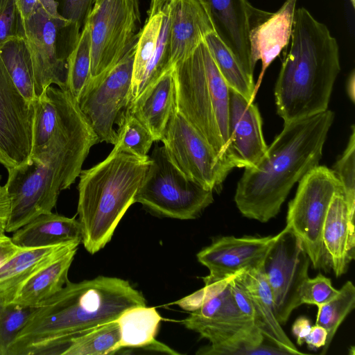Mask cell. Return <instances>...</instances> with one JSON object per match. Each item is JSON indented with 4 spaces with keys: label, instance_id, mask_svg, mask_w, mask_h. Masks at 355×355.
<instances>
[{
    "label": "cell",
    "instance_id": "cell-1",
    "mask_svg": "<svg viewBox=\"0 0 355 355\" xmlns=\"http://www.w3.org/2000/svg\"><path fill=\"white\" fill-rule=\"evenodd\" d=\"M144 306L143 294L127 280L105 276L76 283L69 280L33 309L8 355H62L71 340L84 331Z\"/></svg>",
    "mask_w": 355,
    "mask_h": 355
},
{
    "label": "cell",
    "instance_id": "cell-2",
    "mask_svg": "<svg viewBox=\"0 0 355 355\" xmlns=\"http://www.w3.org/2000/svg\"><path fill=\"white\" fill-rule=\"evenodd\" d=\"M334 120L331 110L284 123L263 156L245 168L234 202L241 214L261 223L280 211L293 186L317 166Z\"/></svg>",
    "mask_w": 355,
    "mask_h": 355
},
{
    "label": "cell",
    "instance_id": "cell-3",
    "mask_svg": "<svg viewBox=\"0 0 355 355\" xmlns=\"http://www.w3.org/2000/svg\"><path fill=\"white\" fill-rule=\"evenodd\" d=\"M97 137L79 105L50 140L32 151L26 163L8 169L4 185L10 199L6 232H13L42 214L51 212L59 193L78 178Z\"/></svg>",
    "mask_w": 355,
    "mask_h": 355
},
{
    "label": "cell",
    "instance_id": "cell-4",
    "mask_svg": "<svg viewBox=\"0 0 355 355\" xmlns=\"http://www.w3.org/2000/svg\"><path fill=\"white\" fill-rule=\"evenodd\" d=\"M291 40L275 87L277 112L284 123L327 110L340 71L336 40L303 7L295 10Z\"/></svg>",
    "mask_w": 355,
    "mask_h": 355
},
{
    "label": "cell",
    "instance_id": "cell-5",
    "mask_svg": "<svg viewBox=\"0 0 355 355\" xmlns=\"http://www.w3.org/2000/svg\"><path fill=\"white\" fill-rule=\"evenodd\" d=\"M150 163L112 150L102 162L82 170L78 178L77 214L82 243L95 254L103 248L129 207L135 202Z\"/></svg>",
    "mask_w": 355,
    "mask_h": 355
},
{
    "label": "cell",
    "instance_id": "cell-6",
    "mask_svg": "<svg viewBox=\"0 0 355 355\" xmlns=\"http://www.w3.org/2000/svg\"><path fill=\"white\" fill-rule=\"evenodd\" d=\"M173 69L177 110L231 168L227 162L230 88L204 40Z\"/></svg>",
    "mask_w": 355,
    "mask_h": 355
},
{
    "label": "cell",
    "instance_id": "cell-7",
    "mask_svg": "<svg viewBox=\"0 0 355 355\" xmlns=\"http://www.w3.org/2000/svg\"><path fill=\"white\" fill-rule=\"evenodd\" d=\"M135 202L164 217L191 220L214 202L213 191L189 178L171 161L164 146L156 145Z\"/></svg>",
    "mask_w": 355,
    "mask_h": 355
},
{
    "label": "cell",
    "instance_id": "cell-8",
    "mask_svg": "<svg viewBox=\"0 0 355 355\" xmlns=\"http://www.w3.org/2000/svg\"><path fill=\"white\" fill-rule=\"evenodd\" d=\"M22 35L31 53L37 99L51 85L67 89L69 58L81 29L60 15H53L39 8L21 20Z\"/></svg>",
    "mask_w": 355,
    "mask_h": 355
},
{
    "label": "cell",
    "instance_id": "cell-9",
    "mask_svg": "<svg viewBox=\"0 0 355 355\" xmlns=\"http://www.w3.org/2000/svg\"><path fill=\"white\" fill-rule=\"evenodd\" d=\"M340 190L333 171L318 165L300 179L288 207L286 226L301 241L313 268L325 272L331 266L322 241L323 224L334 195Z\"/></svg>",
    "mask_w": 355,
    "mask_h": 355
},
{
    "label": "cell",
    "instance_id": "cell-10",
    "mask_svg": "<svg viewBox=\"0 0 355 355\" xmlns=\"http://www.w3.org/2000/svg\"><path fill=\"white\" fill-rule=\"evenodd\" d=\"M86 22L91 40V74L116 64L135 48L141 29L139 0H96Z\"/></svg>",
    "mask_w": 355,
    "mask_h": 355
},
{
    "label": "cell",
    "instance_id": "cell-11",
    "mask_svg": "<svg viewBox=\"0 0 355 355\" xmlns=\"http://www.w3.org/2000/svg\"><path fill=\"white\" fill-rule=\"evenodd\" d=\"M135 48L107 71L92 77L80 97L79 107L98 142L114 145V125L130 103Z\"/></svg>",
    "mask_w": 355,
    "mask_h": 355
},
{
    "label": "cell",
    "instance_id": "cell-12",
    "mask_svg": "<svg viewBox=\"0 0 355 355\" xmlns=\"http://www.w3.org/2000/svg\"><path fill=\"white\" fill-rule=\"evenodd\" d=\"M310 259L301 241L286 226L276 234L263 262L277 320L285 324L292 312L301 306L299 292L309 277Z\"/></svg>",
    "mask_w": 355,
    "mask_h": 355
},
{
    "label": "cell",
    "instance_id": "cell-13",
    "mask_svg": "<svg viewBox=\"0 0 355 355\" xmlns=\"http://www.w3.org/2000/svg\"><path fill=\"white\" fill-rule=\"evenodd\" d=\"M172 163L189 178L214 191L232 170L197 130L175 110L161 141Z\"/></svg>",
    "mask_w": 355,
    "mask_h": 355
},
{
    "label": "cell",
    "instance_id": "cell-14",
    "mask_svg": "<svg viewBox=\"0 0 355 355\" xmlns=\"http://www.w3.org/2000/svg\"><path fill=\"white\" fill-rule=\"evenodd\" d=\"M171 67L168 0H151L135 46L130 103Z\"/></svg>",
    "mask_w": 355,
    "mask_h": 355
},
{
    "label": "cell",
    "instance_id": "cell-15",
    "mask_svg": "<svg viewBox=\"0 0 355 355\" xmlns=\"http://www.w3.org/2000/svg\"><path fill=\"white\" fill-rule=\"evenodd\" d=\"M34 114V105L17 88L0 57V163L7 170L31 157Z\"/></svg>",
    "mask_w": 355,
    "mask_h": 355
},
{
    "label": "cell",
    "instance_id": "cell-16",
    "mask_svg": "<svg viewBox=\"0 0 355 355\" xmlns=\"http://www.w3.org/2000/svg\"><path fill=\"white\" fill-rule=\"evenodd\" d=\"M182 322L186 328L207 340L209 345L212 347L228 345L242 340H266L253 322L237 306L230 282Z\"/></svg>",
    "mask_w": 355,
    "mask_h": 355
},
{
    "label": "cell",
    "instance_id": "cell-17",
    "mask_svg": "<svg viewBox=\"0 0 355 355\" xmlns=\"http://www.w3.org/2000/svg\"><path fill=\"white\" fill-rule=\"evenodd\" d=\"M206 9L214 31L230 49L245 73L253 78L249 34L268 15L248 0H199Z\"/></svg>",
    "mask_w": 355,
    "mask_h": 355
},
{
    "label": "cell",
    "instance_id": "cell-18",
    "mask_svg": "<svg viewBox=\"0 0 355 355\" xmlns=\"http://www.w3.org/2000/svg\"><path fill=\"white\" fill-rule=\"evenodd\" d=\"M276 235L268 236H221L197 254L198 261L209 271L205 285L232 277L241 271L260 266Z\"/></svg>",
    "mask_w": 355,
    "mask_h": 355
},
{
    "label": "cell",
    "instance_id": "cell-19",
    "mask_svg": "<svg viewBox=\"0 0 355 355\" xmlns=\"http://www.w3.org/2000/svg\"><path fill=\"white\" fill-rule=\"evenodd\" d=\"M227 162L232 168L255 165L267 149L257 106L230 88Z\"/></svg>",
    "mask_w": 355,
    "mask_h": 355
},
{
    "label": "cell",
    "instance_id": "cell-20",
    "mask_svg": "<svg viewBox=\"0 0 355 355\" xmlns=\"http://www.w3.org/2000/svg\"><path fill=\"white\" fill-rule=\"evenodd\" d=\"M236 280L247 293L254 311V324L265 339L288 354H304L288 338L279 322L272 295L263 270V264L243 270Z\"/></svg>",
    "mask_w": 355,
    "mask_h": 355
},
{
    "label": "cell",
    "instance_id": "cell-21",
    "mask_svg": "<svg viewBox=\"0 0 355 355\" xmlns=\"http://www.w3.org/2000/svg\"><path fill=\"white\" fill-rule=\"evenodd\" d=\"M171 63L189 57L215 32L210 17L199 0H168Z\"/></svg>",
    "mask_w": 355,
    "mask_h": 355
},
{
    "label": "cell",
    "instance_id": "cell-22",
    "mask_svg": "<svg viewBox=\"0 0 355 355\" xmlns=\"http://www.w3.org/2000/svg\"><path fill=\"white\" fill-rule=\"evenodd\" d=\"M322 241L331 268L336 277L344 275L354 259V214L348 207L343 190L329 204L322 228Z\"/></svg>",
    "mask_w": 355,
    "mask_h": 355
},
{
    "label": "cell",
    "instance_id": "cell-23",
    "mask_svg": "<svg viewBox=\"0 0 355 355\" xmlns=\"http://www.w3.org/2000/svg\"><path fill=\"white\" fill-rule=\"evenodd\" d=\"M81 242L22 248L0 266V305L12 304L23 285L42 268Z\"/></svg>",
    "mask_w": 355,
    "mask_h": 355
},
{
    "label": "cell",
    "instance_id": "cell-24",
    "mask_svg": "<svg viewBox=\"0 0 355 355\" xmlns=\"http://www.w3.org/2000/svg\"><path fill=\"white\" fill-rule=\"evenodd\" d=\"M297 0H286L282 7L253 26L249 34L251 61L254 67L262 63L256 91L266 69L279 55L290 39Z\"/></svg>",
    "mask_w": 355,
    "mask_h": 355
},
{
    "label": "cell",
    "instance_id": "cell-25",
    "mask_svg": "<svg viewBox=\"0 0 355 355\" xmlns=\"http://www.w3.org/2000/svg\"><path fill=\"white\" fill-rule=\"evenodd\" d=\"M130 111L160 141L170 117L176 109L173 66L148 85L128 106Z\"/></svg>",
    "mask_w": 355,
    "mask_h": 355
},
{
    "label": "cell",
    "instance_id": "cell-26",
    "mask_svg": "<svg viewBox=\"0 0 355 355\" xmlns=\"http://www.w3.org/2000/svg\"><path fill=\"white\" fill-rule=\"evenodd\" d=\"M12 242L20 248H41L80 241L82 228L75 217L42 214L13 232Z\"/></svg>",
    "mask_w": 355,
    "mask_h": 355
},
{
    "label": "cell",
    "instance_id": "cell-27",
    "mask_svg": "<svg viewBox=\"0 0 355 355\" xmlns=\"http://www.w3.org/2000/svg\"><path fill=\"white\" fill-rule=\"evenodd\" d=\"M78 105L69 90L48 87L34 104L32 151L46 144Z\"/></svg>",
    "mask_w": 355,
    "mask_h": 355
},
{
    "label": "cell",
    "instance_id": "cell-28",
    "mask_svg": "<svg viewBox=\"0 0 355 355\" xmlns=\"http://www.w3.org/2000/svg\"><path fill=\"white\" fill-rule=\"evenodd\" d=\"M77 249L52 261L33 275L21 288L12 304L35 309L65 286Z\"/></svg>",
    "mask_w": 355,
    "mask_h": 355
},
{
    "label": "cell",
    "instance_id": "cell-29",
    "mask_svg": "<svg viewBox=\"0 0 355 355\" xmlns=\"http://www.w3.org/2000/svg\"><path fill=\"white\" fill-rule=\"evenodd\" d=\"M120 327L119 350L124 347H149L157 343L162 317L154 307L136 306L124 311L116 320Z\"/></svg>",
    "mask_w": 355,
    "mask_h": 355
},
{
    "label": "cell",
    "instance_id": "cell-30",
    "mask_svg": "<svg viewBox=\"0 0 355 355\" xmlns=\"http://www.w3.org/2000/svg\"><path fill=\"white\" fill-rule=\"evenodd\" d=\"M0 57L14 84L26 100L34 105V69L26 42L23 36L13 38L0 46Z\"/></svg>",
    "mask_w": 355,
    "mask_h": 355
},
{
    "label": "cell",
    "instance_id": "cell-31",
    "mask_svg": "<svg viewBox=\"0 0 355 355\" xmlns=\"http://www.w3.org/2000/svg\"><path fill=\"white\" fill-rule=\"evenodd\" d=\"M204 42L229 88L242 95L247 101L253 102L256 93L253 78L245 73L215 32L207 34Z\"/></svg>",
    "mask_w": 355,
    "mask_h": 355
},
{
    "label": "cell",
    "instance_id": "cell-32",
    "mask_svg": "<svg viewBox=\"0 0 355 355\" xmlns=\"http://www.w3.org/2000/svg\"><path fill=\"white\" fill-rule=\"evenodd\" d=\"M121 331L115 320L73 338L62 355H107L119 351Z\"/></svg>",
    "mask_w": 355,
    "mask_h": 355
},
{
    "label": "cell",
    "instance_id": "cell-33",
    "mask_svg": "<svg viewBox=\"0 0 355 355\" xmlns=\"http://www.w3.org/2000/svg\"><path fill=\"white\" fill-rule=\"evenodd\" d=\"M354 306L355 286L351 281H347L335 297L317 306L315 324L324 327L327 331V341L321 354L327 353L338 329Z\"/></svg>",
    "mask_w": 355,
    "mask_h": 355
},
{
    "label": "cell",
    "instance_id": "cell-34",
    "mask_svg": "<svg viewBox=\"0 0 355 355\" xmlns=\"http://www.w3.org/2000/svg\"><path fill=\"white\" fill-rule=\"evenodd\" d=\"M117 141L112 150L123 152L140 158L147 157L155 141L148 129L130 111L123 112L116 124Z\"/></svg>",
    "mask_w": 355,
    "mask_h": 355
},
{
    "label": "cell",
    "instance_id": "cell-35",
    "mask_svg": "<svg viewBox=\"0 0 355 355\" xmlns=\"http://www.w3.org/2000/svg\"><path fill=\"white\" fill-rule=\"evenodd\" d=\"M91 78L90 31L89 24L85 22L68 60L67 89L77 100Z\"/></svg>",
    "mask_w": 355,
    "mask_h": 355
},
{
    "label": "cell",
    "instance_id": "cell-36",
    "mask_svg": "<svg viewBox=\"0 0 355 355\" xmlns=\"http://www.w3.org/2000/svg\"><path fill=\"white\" fill-rule=\"evenodd\" d=\"M33 310L15 304L0 305V355H8L12 344Z\"/></svg>",
    "mask_w": 355,
    "mask_h": 355
},
{
    "label": "cell",
    "instance_id": "cell-37",
    "mask_svg": "<svg viewBox=\"0 0 355 355\" xmlns=\"http://www.w3.org/2000/svg\"><path fill=\"white\" fill-rule=\"evenodd\" d=\"M334 173L342 186L343 194L349 211H355V128L352 126V133L344 152L335 163Z\"/></svg>",
    "mask_w": 355,
    "mask_h": 355
},
{
    "label": "cell",
    "instance_id": "cell-38",
    "mask_svg": "<svg viewBox=\"0 0 355 355\" xmlns=\"http://www.w3.org/2000/svg\"><path fill=\"white\" fill-rule=\"evenodd\" d=\"M199 355H279L288 354L285 350L268 342L242 340L230 345L200 348Z\"/></svg>",
    "mask_w": 355,
    "mask_h": 355
},
{
    "label": "cell",
    "instance_id": "cell-39",
    "mask_svg": "<svg viewBox=\"0 0 355 355\" xmlns=\"http://www.w3.org/2000/svg\"><path fill=\"white\" fill-rule=\"evenodd\" d=\"M338 291L332 285L331 279L318 273L315 277H308L304 281L300 288L299 297L302 304L318 306L335 297Z\"/></svg>",
    "mask_w": 355,
    "mask_h": 355
},
{
    "label": "cell",
    "instance_id": "cell-40",
    "mask_svg": "<svg viewBox=\"0 0 355 355\" xmlns=\"http://www.w3.org/2000/svg\"><path fill=\"white\" fill-rule=\"evenodd\" d=\"M21 36V18L16 0H0V46Z\"/></svg>",
    "mask_w": 355,
    "mask_h": 355
},
{
    "label": "cell",
    "instance_id": "cell-41",
    "mask_svg": "<svg viewBox=\"0 0 355 355\" xmlns=\"http://www.w3.org/2000/svg\"><path fill=\"white\" fill-rule=\"evenodd\" d=\"M58 14L81 30L96 0H55Z\"/></svg>",
    "mask_w": 355,
    "mask_h": 355
},
{
    "label": "cell",
    "instance_id": "cell-42",
    "mask_svg": "<svg viewBox=\"0 0 355 355\" xmlns=\"http://www.w3.org/2000/svg\"><path fill=\"white\" fill-rule=\"evenodd\" d=\"M327 338V330L319 325L312 326L310 332L306 337L304 343L310 349L315 350L323 347Z\"/></svg>",
    "mask_w": 355,
    "mask_h": 355
},
{
    "label": "cell",
    "instance_id": "cell-43",
    "mask_svg": "<svg viewBox=\"0 0 355 355\" xmlns=\"http://www.w3.org/2000/svg\"><path fill=\"white\" fill-rule=\"evenodd\" d=\"M10 209V199L5 186H0V235L6 234Z\"/></svg>",
    "mask_w": 355,
    "mask_h": 355
},
{
    "label": "cell",
    "instance_id": "cell-44",
    "mask_svg": "<svg viewBox=\"0 0 355 355\" xmlns=\"http://www.w3.org/2000/svg\"><path fill=\"white\" fill-rule=\"evenodd\" d=\"M312 326L310 320L301 316L295 320L292 326V333L296 338L297 343L301 346L304 343V340L311 331Z\"/></svg>",
    "mask_w": 355,
    "mask_h": 355
},
{
    "label": "cell",
    "instance_id": "cell-45",
    "mask_svg": "<svg viewBox=\"0 0 355 355\" xmlns=\"http://www.w3.org/2000/svg\"><path fill=\"white\" fill-rule=\"evenodd\" d=\"M23 248L15 245L10 237L6 235L0 236V266Z\"/></svg>",
    "mask_w": 355,
    "mask_h": 355
},
{
    "label": "cell",
    "instance_id": "cell-46",
    "mask_svg": "<svg viewBox=\"0 0 355 355\" xmlns=\"http://www.w3.org/2000/svg\"><path fill=\"white\" fill-rule=\"evenodd\" d=\"M21 20L26 19L39 8L38 0H16Z\"/></svg>",
    "mask_w": 355,
    "mask_h": 355
},
{
    "label": "cell",
    "instance_id": "cell-47",
    "mask_svg": "<svg viewBox=\"0 0 355 355\" xmlns=\"http://www.w3.org/2000/svg\"><path fill=\"white\" fill-rule=\"evenodd\" d=\"M40 8H44L46 12L53 15H58L57 10V2L55 0H38Z\"/></svg>",
    "mask_w": 355,
    "mask_h": 355
},
{
    "label": "cell",
    "instance_id": "cell-48",
    "mask_svg": "<svg viewBox=\"0 0 355 355\" xmlns=\"http://www.w3.org/2000/svg\"><path fill=\"white\" fill-rule=\"evenodd\" d=\"M354 71L353 70L349 76L347 83V91L352 102H354Z\"/></svg>",
    "mask_w": 355,
    "mask_h": 355
},
{
    "label": "cell",
    "instance_id": "cell-49",
    "mask_svg": "<svg viewBox=\"0 0 355 355\" xmlns=\"http://www.w3.org/2000/svg\"><path fill=\"white\" fill-rule=\"evenodd\" d=\"M350 1L352 3V6L354 8V6H355V0H350Z\"/></svg>",
    "mask_w": 355,
    "mask_h": 355
},
{
    "label": "cell",
    "instance_id": "cell-50",
    "mask_svg": "<svg viewBox=\"0 0 355 355\" xmlns=\"http://www.w3.org/2000/svg\"><path fill=\"white\" fill-rule=\"evenodd\" d=\"M0 180H1V175H0Z\"/></svg>",
    "mask_w": 355,
    "mask_h": 355
}]
</instances>
